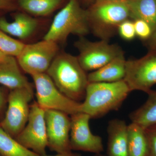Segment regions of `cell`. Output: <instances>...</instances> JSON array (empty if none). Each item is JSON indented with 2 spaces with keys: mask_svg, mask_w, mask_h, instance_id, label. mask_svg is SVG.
<instances>
[{
  "mask_svg": "<svg viewBox=\"0 0 156 156\" xmlns=\"http://www.w3.org/2000/svg\"><path fill=\"white\" fill-rule=\"evenodd\" d=\"M124 80L131 91L146 92L156 84V50H151L139 59L126 60Z\"/></svg>",
  "mask_w": 156,
  "mask_h": 156,
  "instance_id": "10",
  "label": "cell"
},
{
  "mask_svg": "<svg viewBox=\"0 0 156 156\" xmlns=\"http://www.w3.org/2000/svg\"><path fill=\"white\" fill-rule=\"evenodd\" d=\"M148 44L151 50H156V30L154 32L148 40Z\"/></svg>",
  "mask_w": 156,
  "mask_h": 156,
  "instance_id": "27",
  "label": "cell"
},
{
  "mask_svg": "<svg viewBox=\"0 0 156 156\" xmlns=\"http://www.w3.org/2000/svg\"><path fill=\"white\" fill-rule=\"evenodd\" d=\"M118 30L120 37L126 41H131L136 36L134 21L129 19L122 22L119 25Z\"/></svg>",
  "mask_w": 156,
  "mask_h": 156,
  "instance_id": "23",
  "label": "cell"
},
{
  "mask_svg": "<svg viewBox=\"0 0 156 156\" xmlns=\"http://www.w3.org/2000/svg\"><path fill=\"white\" fill-rule=\"evenodd\" d=\"M0 84L11 90L31 87L20 71L17 59L11 56L0 62Z\"/></svg>",
  "mask_w": 156,
  "mask_h": 156,
  "instance_id": "16",
  "label": "cell"
},
{
  "mask_svg": "<svg viewBox=\"0 0 156 156\" xmlns=\"http://www.w3.org/2000/svg\"><path fill=\"white\" fill-rule=\"evenodd\" d=\"M45 111L36 101L30 105L28 120L25 127L15 139L24 147L39 155L46 154L48 147Z\"/></svg>",
  "mask_w": 156,
  "mask_h": 156,
  "instance_id": "9",
  "label": "cell"
},
{
  "mask_svg": "<svg viewBox=\"0 0 156 156\" xmlns=\"http://www.w3.org/2000/svg\"><path fill=\"white\" fill-rule=\"evenodd\" d=\"M147 94L148 98L145 103L129 115L132 122L144 129L156 125V91L151 90Z\"/></svg>",
  "mask_w": 156,
  "mask_h": 156,
  "instance_id": "19",
  "label": "cell"
},
{
  "mask_svg": "<svg viewBox=\"0 0 156 156\" xmlns=\"http://www.w3.org/2000/svg\"><path fill=\"white\" fill-rule=\"evenodd\" d=\"M126 62L124 54L118 56L89 74V83H112L124 80L126 73Z\"/></svg>",
  "mask_w": 156,
  "mask_h": 156,
  "instance_id": "15",
  "label": "cell"
},
{
  "mask_svg": "<svg viewBox=\"0 0 156 156\" xmlns=\"http://www.w3.org/2000/svg\"><path fill=\"white\" fill-rule=\"evenodd\" d=\"M39 156H79L76 154L72 153L70 151L69 152L62 153H57V154L55 155H47V154Z\"/></svg>",
  "mask_w": 156,
  "mask_h": 156,
  "instance_id": "29",
  "label": "cell"
},
{
  "mask_svg": "<svg viewBox=\"0 0 156 156\" xmlns=\"http://www.w3.org/2000/svg\"><path fill=\"white\" fill-rule=\"evenodd\" d=\"M131 92L124 80L89 83L85 100L81 103L80 112L89 115L91 119L101 118L109 112L119 110Z\"/></svg>",
  "mask_w": 156,
  "mask_h": 156,
  "instance_id": "2",
  "label": "cell"
},
{
  "mask_svg": "<svg viewBox=\"0 0 156 156\" xmlns=\"http://www.w3.org/2000/svg\"><path fill=\"white\" fill-rule=\"evenodd\" d=\"M83 112L71 115L70 145L71 149L99 154L103 150L102 139L92 133L89 128L91 119Z\"/></svg>",
  "mask_w": 156,
  "mask_h": 156,
  "instance_id": "12",
  "label": "cell"
},
{
  "mask_svg": "<svg viewBox=\"0 0 156 156\" xmlns=\"http://www.w3.org/2000/svg\"><path fill=\"white\" fill-rule=\"evenodd\" d=\"M128 156H150L149 147L145 129L131 122L127 127Z\"/></svg>",
  "mask_w": 156,
  "mask_h": 156,
  "instance_id": "17",
  "label": "cell"
},
{
  "mask_svg": "<svg viewBox=\"0 0 156 156\" xmlns=\"http://www.w3.org/2000/svg\"><path fill=\"white\" fill-rule=\"evenodd\" d=\"M62 0H19L18 4L24 11L36 16H44L52 13Z\"/></svg>",
  "mask_w": 156,
  "mask_h": 156,
  "instance_id": "21",
  "label": "cell"
},
{
  "mask_svg": "<svg viewBox=\"0 0 156 156\" xmlns=\"http://www.w3.org/2000/svg\"><path fill=\"white\" fill-rule=\"evenodd\" d=\"M130 18L140 20L148 23L153 32L156 30V0H125Z\"/></svg>",
  "mask_w": 156,
  "mask_h": 156,
  "instance_id": "18",
  "label": "cell"
},
{
  "mask_svg": "<svg viewBox=\"0 0 156 156\" xmlns=\"http://www.w3.org/2000/svg\"><path fill=\"white\" fill-rule=\"evenodd\" d=\"M57 43L44 40L25 44L17 57L20 67L32 76L46 73L58 54Z\"/></svg>",
  "mask_w": 156,
  "mask_h": 156,
  "instance_id": "8",
  "label": "cell"
},
{
  "mask_svg": "<svg viewBox=\"0 0 156 156\" xmlns=\"http://www.w3.org/2000/svg\"><path fill=\"white\" fill-rule=\"evenodd\" d=\"M145 131L148 142L150 156H156V125L145 128Z\"/></svg>",
  "mask_w": 156,
  "mask_h": 156,
  "instance_id": "25",
  "label": "cell"
},
{
  "mask_svg": "<svg viewBox=\"0 0 156 156\" xmlns=\"http://www.w3.org/2000/svg\"><path fill=\"white\" fill-rule=\"evenodd\" d=\"M5 104V98L2 90L0 89V112L2 111Z\"/></svg>",
  "mask_w": 156,
  "mask_h": 156,
  "instance_id": "28",
  "label": "cell"
},
{
  "mask_svg": "<svg viewBox=\"0 0 156 156\" xmlns=\"http://www.w3.org/2000/svg\"><path fill=\"white\" fill-rule=\"evenodd\" d=\"M33 94L32 87L11 90L9 93L5 116L0 126L13 137H16L27 122Z\"/></svg>",
  "mask_w": 156,
  "mask_h": 156,
  "instance_id": "7",
  "label": "cell"
},
{
  "mask_svg": "<svg viewBox=\"0 0 156 156\" xmlns=\"http://www.w3.org/2000/svg\"><path fill=\"white\" fill-rule=\"evenodd\" d=\"M32 77L36 91V102L40 107L45 111H58L70 115L80 112L81 103L62 93L46 73Z\"/></svg>",
  "mask_w": 156,
  "mask_h": 156,
  "instance_id": "5",
  "label": "cell"
},
{
  "mask_svg": "<svg viewBox=\"0 0 156 156\" xmlns=\"http://www.w3.org/2000/svg\"><path fill=\"white\" fill-rule=\"evenodd\" d=\"M9 56H6V55L2 53L1 51H0V62L5 61L8 58Z\"/></svg>",
  "mask_w": 156,
  "mask_h": 156,
  "instance_id": "30",
  "label": "cell"
},
{
  "mask_svg": "<svg viewBox=\"0 0 156 156\" xmlns=\"http://www.w3.org/2000/svg\"><path fill=\"white\" fill-rule=\"evenodd\" d=\"M38 25V22L37 19L23 13L15 15L13 22H9L4 17L0 18V30L23 40L27 38L33 34Z\"/></svg>",
  "mask_w": 156,
  "mask_h": 156,
  "instance_id": "14",
  "label": "cell"
},
{
  "mask_svg": "<svg viewBox=\"0 0 156 156\" xmlns=\"http://www.w3.org/2000/svg\"><path fill=\"white\" fill-rule=\"evenodd\" d=\"M134 23L136 36L142 40H148L153 33L150 25L140 20H134Z\"/></svg>",
  "mask_w": 156,
  "mask_h": 156,
  "instance_id": "24",
  "label": "cell"
},
{
  "mask_svg": "<svg viewBox=\"0 0 156 156\" xmlns=\"http://www.w3.org/2000/svg\"><path fill=\"white\" fill-rule=\"evenodd\" d=\"M88 11L90 28L102 40H108L122 22L130 18L125 0L95 3Z\"/></svg>",
  "mask_w": 156,
  "mask_h": 156,
  "instance_id": "4",
  "label": "cell"
},
{
  "mask_svg": "<svg viewBox=\"0 0 156 156\" xmlns=\"http://www.w3.org/2000/svg\"><path fill=\"white\" fill-rule=\"evenodd\" d=\"M25 44L13 38L0 30V51L6 56L17 57Z\"/></svg>",
  "mask_w": 156,
  "mask_h": 156,
  "instance_id": "22",
  "label": "cell"
},
{
  "mask_svg": "<svg viewBox=\"0 0 156 156\" xmlns=\"http://www.w3.org/2000/svg\"><path fill=\"white\" fill-rule=\"evenodd\" d=\"M75 46L79 51L78 61L86 72L96 70L124 54L119 46L106 40L92 42L80 37Z\"/></svg>",
  "mask_w": 156,
  "mask_h": 156,
  "instance_id": "6",
  "label": "cell"
},
{
  "mask_svg": "<svg viewBox=\"0 0 156 156\" xmlns=\"http://www.w3.org/2000/svg\"><path fill=\"white\" fill-rule=\"evenodd\" d=\"M48 147L57 153L70 151L71 119L58 111L45 110Z\"/></svg>",
  "mask_w": 156,
  "mask_h": 156,
  "instance_id": "11",
  "label": "cell"
},
{
  "mask_svg": "<svg viewBox=\"0 0 156 156\" xmlns=\"http://www.w3.org/2000/svg\"><path fill=\"white\" fill-rule=\"evenodd\" d=\"M90 29L88 11L81 8L78 0H69L55 15L44 39L63 43L70 35L83 37Z\"/></svg>",
  "mask_w": 156,
  "mask_h": 156,
  "instance_id": "3",
  "label": "cell"
},
{
  "mask_svg": "<svg viewBox=\"0 0 156 156\" xmlns=\"http://www.w3.org/2000/svg\"><path fill=\"white\" fill-rule=\"evenodd\" d=\"M46 73L67 97L78 102L85 98L88 75L77 57L65 52L57 54Z\"/></svg>",
  "mask_w": 156,
  "mask_h": 156,
  "instance_id": "1",
  "label": "cell"
},
{
  "mask_svg": "<svg viewBox=\"0 0 156 156\" xmlns=\"http://www.w3.org/2000/svg\"><path fill=\"white\" fill-rule=\"evenodd\" d=\"M95 3L108 2H119L122 0H95Z\"/></svg>",
  "mask_w": 156,
  "mask_h": 156,
  "instance_id": "31",
  "label": "cell"
},
{
  "mask_svg": "<svg viewBox=\"0 0 156 156\" xmlns=\"http://www.w3.org/2000/svg\"><path fill=\"white\" fill-rule=\"evenodd\" d=\"M14 8L12 0H0V10H11Z\"/></svg>",
  "mask_w": 156,
  "mask_h": 156,
  "instance_id": "26",
  "label": "cell"
},
{
  "mask_svg": "<svg viewBox=\"0 0 156 156\" xmlns=\"http://www.w3.org/2000/svg\"><path fill=\"white\" fill-rule=\"evenodd\" d=\"M0 155L39 156L21 145L0 126Z\"/></svg>",
  "mask_w": 156,
  "mask_h": 156,
  "instance_id": "20",
  "label": "cell"
},
{
  "mask_svg": "<svg viewBox=\"0 0 156 156\" xmlns=\"http://www.w3.org/2000/svg\"><path fill=\"white\" fill-rule=\"evenodd\" d=\"M127 127L124 120L115 119L109 122L107 133L109 156H128Z\"/></svg>",
  "mask_w": 156,
  "mask_h": 156,
  "instance_id": "13",
  "label": "cell"
}]
</instances>
